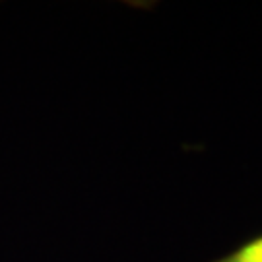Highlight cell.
Masks as SVG:
<instances>
[{"mask_svg":"<svg viewBox=\"0 0 262 262\" xmlns=\"http://www.w3.org/2000/svg\"><path fill=\"white\" fill-rule=\"evenodd\" d=\"M214 262H262V235L256 239H251L249 243L239 247L231 254L217 258Z\"/></svg>","mask_w":262,"mask_h":262,"instance_id":"cell-1","label":"cell"}]
</instances>
